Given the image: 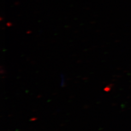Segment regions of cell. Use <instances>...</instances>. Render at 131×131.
<instances>
[{
	"mask_svg": "<svg viewBox=\"0 0 131 131\" xmlns=\"http://www.w3.org/2000/svg\"><path fill=\"white\" fill-rule=\"evenodd\" d=\"M64 78L62 75H61V86H64Z\"/></svg>",
	"mask_w": 131,
	"mask_h": 131,
	"instance_id": "1",
	"label": "cell"
}]
</instances>
